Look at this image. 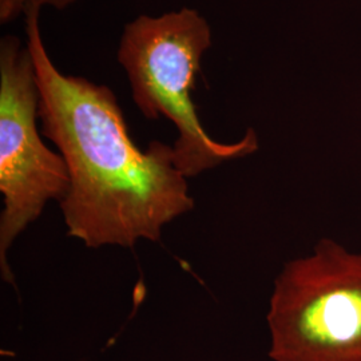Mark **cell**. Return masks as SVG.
<instances>
[{
    "label": "cell",
    "instance_id": "4",
    "mask_svg": "<svg viewBox=\"0 0 361 361\" xmlns=\"http://www.w3.org/2000/svg\"><path fill=\"white\" fill-rule=\"evenodd\" d=\"M39 90L28 46L6 37L0 43V269L13 281L7 256L13 241L38 219L49 201L68 189L65 159L43 142L38 131Z\"/></svg>",
    "mask_w": 361,
    "mask_h": 361
},
{
    "label": "cell",
    "instance_id": "1",
    "mask_svg": "<svg viewBox=\"0 0 361 361\" xmlns=\"http://www.w3.org/2000/svg\"><path fill=\"white\" fill-rule=\"evenodd\" d=\"M39 13H25L26 44L35 66L42 133L68 171L59 202L68 235L87 247L158 241L164 226L194 207L173 146L153 141L141 150L113 91L61 73L44 47Z\"/></svg>",
    "mask_w": 361,
    "mask_h": 361
},
{
    "label": "cell",
    "instance_id": "2",
    "mask_svg": "<svg viewBox=\"0 0 361 361\" xmlns=\"http://www.w3.org/2000/svg\"><path fill=\"white\" fill-rule=\"evenodd\" d=\"M210 46L207 19L195 10L182 8L131 20L118 49V62L128 74L140 111L147 119L165 116L176 126V165L186 178L258 150L255 130H247L237 142L222 143L213 140L200 121L192 92Z\"/></svg>",
    "mask_w": 361,
    "mask_h": 361
},
{
    "label": "cell",
    "instance_id": "3",
    "mask_svg": "<svg viewBox=\"0 0 361 361\" xmlns=\"http://www.w3.org/2000/svg\"><path fill=\"white\" fill-rule=\"evenodd\" d=\"M267 320L273 361H361V255L323 238L289 261Z\"/></svg>",
    "mask_w": 361,
    "mask_h": 361
},
{
    "label": "cell",
    "instance_id": "5",
    "mask_svg": "<svg viewBox=\"0 0 361 361\" xmlns=\"http://www.w3.org/2000/svg\"><path fill=\"white\" fill-rule=\"evenodd\" d=\"M77 0H0V23H8L31 8H42L52 6L56 10H63Z\"/></svg>",
    "mask_w": 361,
    "mask_h": 361
}]
</instances>
